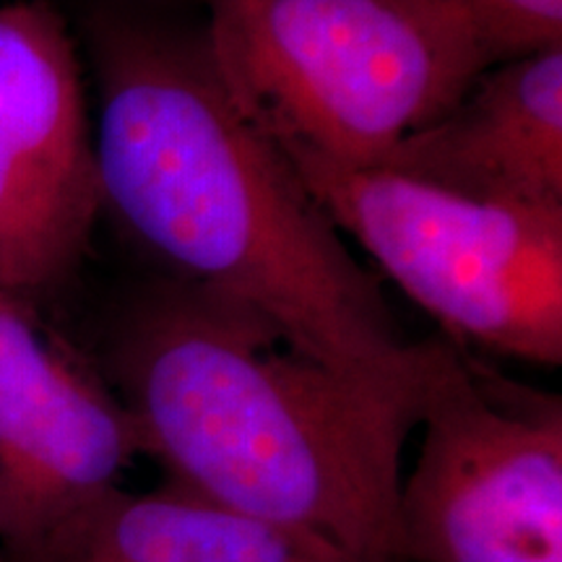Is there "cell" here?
Here are the masks:
<instances>
[{
  "mask_svg": "<svg viewBox=\"0 0 562 562\" xmlns=\"http://www.w3.org/2000/svg\"><path fill=\"white\" fill-rule=\"evenodd\" d=\"M102 214L161 277L269 321L357 375L419 360L381 286L277 146L232 100L203 32L108 19L91 30Z\"/></svg>",
  "mask_w": 562,
  "mask_h": 562,
  "instance_id": "obj_1",
  "label": "cell"
},
{
  "mask_svg": "<svg viewBox=\"0 0 562 562\" xmlns=\"http://www.w3.org/2000/svg\"><path fill=\"white\" fill-rule=\"evenodd\" d=\"M83 349L165 482L355 562H396L430 339L404 375H357L292 347L248 307L159 273Z\"/></svg>",
  "mask_w": 562,
  "mask_h": 562,
  "instance_id": "obj_2",
  "label": "cell"
},
{
  "mask_svg": "<svg viewBox=\"0 0 562 562\" xmlns=\"http://www.w3.org/2000/svg\"><path fill=\"white\" fill-rule=\"evenodd\" d=\"M232 100L279 154L381 167L492 66L435 0H199Z\"/></svg>",
  "mask_w": 562,
  "mask_h": 562,
  "instance_id": "obj_3",
  "label": "cell"
},
{
  "mask_svg": "<svg viewBox=\"0 0 562 562\" xmlns=\"http://www.w3.org/2000/svg\"><path fill=\"white\" fill-rule=\"evenodd\" d=\"M284 159L334 227L448 341L544 368L562 362V209L467 199L385 167Z\"/></svg>",
  "mask_w": 562,
  "mask_h": 562,
  "instance_id": "obj_4",
  "label": "cell"
},
{
  "mask_svg": "<svg viewBox=\"0 0 562 562\" xmlns=\"http://www.w3.org/2000/svg\"><path fill=\"white\" fill-rule=\"evenodd\" d=\"M396 562H562V398L432 336Z\"/></svg>",
  "mask_w": 562,
  "mask_h": 562,
  "instance_id": "obj_5",
  "label": "cell"
},
{
  "mask_svg": "<svg viewBox=\"0 0 562 562\" xmlns=\"http://www.w3.org/2000/svg\"><path fill=\"white\" fill-rule=\"evenodd\" d=\"M102 216L94 117L66 21L47 0L0 5V300L45 311Z\"/></svg>",
  "mask_w": 562,
  "mask_h": 562,
  "instance_id": "obj_6",
  "label": "cell"
},
{
  "mask_svg": "<svg viewBox=\"0 0 562 562\" xmlns=\"http://www.w3.org/2000/svg\"><path fill=\"white\" fill-rule=\"evenodd\" d=\"M128 412L45 311L0 300V550L34 542L138 459Z\"/></svg>",
  "mask_w": 562,
  "mask_h": 562,
  "instance_id": "obj_7",
  "label": "cell"
},
{
  "mask_svg": "<svg viewBox=\"0 0 562 562\" xmlns=\"http://www.w3.org/2000/svg\"><path fill=\"white\" fill-rule=\"evenodd\" d=\"M381 167L467 199L562 209V45L492 63Z\"/></svg>",
  "mask_w": 562,
  "mask_h": 562,
  "instance_id": "obj_8",
  "label": "cell"
},
{
  "mask_svg": "<svg viewBox=\"0 0 562 562\" xmlns=\"http://www.w3.org/2000/svg\"><path fill=\"white\" fill-rule=\"evenodd\" d=\"M0 562H355L311 533L165 482L151 492L115 487L70 513Z\"/></svg>",
  "mask_w": 562,
  "mask_h": 562,
  "instance_id": "obj_9",
  "label": "cell"
},
{
  "mask_svg": "<svg viewBox=\"0 0 562 562\" xmlns=\"http://www.w3.org/2000/svg\"><path fill=\"white\" fill-rule=\"evenodd\" d=\"M474 34L490 63L562 45V0H435Z\"/></svg>",
  "mask_w": 562,
  "mask_h": 562,
  "instance_id": "obj_10",
  "label": "cell"
},
{
  "mask_svg": "<svg viewBox=\"0 0 562 562\" xmlns=\"http://www.w3.org/2000/svg\"><path fill=\"white\" fill-rule=\"evenodd\" d=\"M195 3H199V0H195Z\"/></svg>",
  "mask_w": 562,
  "mask_h": 562,
  "instance_id": "obj_11",
  "label": "cell"
}]
</instances>
